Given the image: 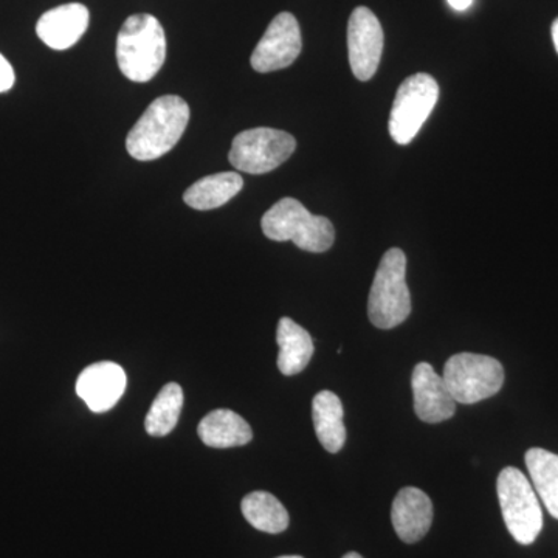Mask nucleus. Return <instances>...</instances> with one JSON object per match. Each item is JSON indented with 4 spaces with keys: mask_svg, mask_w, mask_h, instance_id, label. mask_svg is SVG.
<instances>
[{
    "mask_svg": "<svg viewBox=\"0 0 558 558\" xmlns=\"http://www.w3.org/2000/svg\"><path fill=\"white\" fill-rule=\"evenodd\" d=\"M442 379L454 402L472 405L497 395L505 384V368L497 359L461 352L447 360Z\"/></svg>",
    "mask_w": 558,
    "mask_h": 558,
    "instance_id": "obj_6",
    "label": "nucleus"
},
{
    "mask_svg": "<svg viewBox=\"0 0 558 558\" xmlns=\"http://www.w3.org/2000/svg\"><path fill=\"white\" fill-rule=\"evenodd\" d=\"M242 186L244 180L238 172H218L193 183L183 194V201L191 208L207 211L222 207L236 197Z\"/></svg>",
    "mask_w": 558,
    "mask_h": 558,
    "instance_id": "obj_18",
    "label": "nucleus"
},
{
    "mask_svg": "<svg viewBox=\"0 0 558 558\" xmlns=\"http://www.w3.org/2000/svg\"><path fill=\"white\" fill-rule=\"evenodd\" d=\"M14 81H16V76H14L13 68H11L7 58L0 53V94L9 92L14 86Z\"/></svg>",
    "mask_w": 558,
    "mask_h": 558,
    "instance_id": "obj_22",
    "label": "nucleus"
},
{
    "mask_svg": "<svg viewBox=\"0 0 558 558\" xmlns=\"http://www.w3.org/2000/svg\"><path fill=\"white\" fill-rule=\"evenodd\" d=\"M553 40H554V46H556V50L558 53V17H557L556 22H554V24H553Z\"/></svg>",
    "mask_w": 558,
    "mask_h": 558,
    "instance_id": "obj_24",
    "label": "nucleus"
},
{
    "mask_svg": "<svg viewBox=\"0 0 558 558\" xmlns=\"http://www.w3.org/2000/svg\"><path fill=\"white\" fill-rule=\"evenodd\" d=\"M278 558H303V557H300V556H282V557H278Z\"/></svg>",
    "mask_w": 558,
    "mask_h": 558,
    "instance_id": "obj_26",
    "label": "nucleus"
},
{
    "mask_svg": "<svg viewBox=\"0 0 558 558\" xmlns=\"http://www.w3.org/2000/svg\"><path fill=\"white\" fill-rule=\"evenodd\" d=\"M189 121L190 106L183 98H156L128 134V153L140 161L160 159L178 145Z\"/></svg>",
    "mask_w": 558,
    "mask_h": 558,
    "instance_id": "obj_1",
    "label": "nucleus"
},
{
    "mask_svg": "<svg viewBox=\"0 0 558 558\" xmlns=\"http://www.w3.org/2000/svg\"><path fill=\"white\" fill-rule=\"evenodd\" d=\"M524 459L534 490L550 515L558 520V454L535 447L526 451Z\"/></svg>",
    "mask_w": 558,
    "mask_h": 558,
    "instance_id": "obj_19",
    "label": "nucleus"
},
{
    "mask_svg": "<svg viewBox=\"0 0 558 558\" xmlns=\"http://www.w3.org/2000/svg\"><path fill=\"white\" fill-rule=\"evenodd\" d=\"M89 27V10L83 3H65L39 17L36 33L53 50L75 46Z\"/></svg>",
    "mask_w": 558,
    "mask_h": 558,
    "instance_id": "obj_13",
    "label": "nucleus"
},
{
    "mask_svg": "<svg viewBox=\"0 0 558 558\" xmlns=\"http://www.w3.org/2000/svg\"><path fill=\"white\" fill-rule=\"evenodd\" d=\"M197 435L205 446L213 449L241 447L253 439V432L245 418L234 411L220 409L202 418Z\"/></svg>",
    "mask_w": 558,
    "mask_h": 558,
    "instance_id": "obj_15",
    "label": "nucleus"
},
{
    "mask_svg": "<svg viewBox=\"0 0 558 558\" xmlns=\"http://www.w3.org/2000/svg\"><path fill=\"white\" fill-rule=\"evenodd\" d=\"M451 9L457 11H465L472 7L473 0H447Z\"/></svg>",
    "mask_w": 558,
    "mask_h": 558,
    "instance_id": "obj_23",
    "label": "nucleus"
},
{
    "mask_svg": "<svg viewBox=\"0 0 558 558\" xmlns=\"http://www.w3.org/2000/svg\"><path fill=\"white\" fill-rule=\"evenodd\" d=\"M295 149L296 140L289 132L255 128L234 137L229 159L234 170L266 174L281 167Z\"/></svg>",
    "mask_w": 558,
    "mask_h": 558,
    "instance_id": "obj_8",
    "label": "nucleus"
},
{
    "mask_svg": "<svg viewBox=\"0 0 558 558\" xmlns=\"http://www.w3.org/2000/svg\"><path fill=\"white\" fill-rule=\"evenodd\" d=\"M411 314L407 286V256L400 248H389L380 260L368 300L371 323L379 329L402 325Z\"/></svg>",
    "mask_w": 558,
    "mask_h": 558,
    "instance_id": "obj_4",
    "label": "nucleus"
},
{
    "mask_svg": "<svg viewBox=\"0 0 558 558\" xmlns=\"http://www.w3.org/2000/svg\"><path fill=\"white\" fill-rule=\"evenodd\" d=\"M277 343L278 368L284 376H295L306 369L314 355V341L306 329L293 319L281 318L278 323Z\"/></svg>",
    "mask_w": 558,
    "mask_h": 558,
    "instance_id": "obj_17",
    "label": "nucleus"
},
{
    "mask_svg": "<svg viewBox=\"0 0 558 558\" xmlns=\"http://www.w3.org/2000/svg\"><path fill=\"white\" fill-rule=\"evenodd\" d=\"M414 411L422 422L440 424L454 416L457 402L451 398L442 376L427 362L416 365L411 376Z\"/></svg>",
    "mask_w": 558,
    "mask_h": 558,
    "instance_id": "obj_11",
    "label": "nucleus"
},
{
    "mask_svg": "<svg viewBox=\"0 0 558 558\" xmlns=\"http://www.w3.org/2000/svg\"><path fill=\"white\" fill-rule=\"evenodd\" d=\"M242 515L253 527L267 534H281L289 527V513L277 497L253 492L242 499Z\"/></svg>",
    "mask_w": 558,
    "mask_h": 558,
    "instance_id": "obj_20",
    "label": "nucleus"
},
{
    "mask_svg": "<svg viewBox=\"0 0 558 558\" xmlns=\"http://www.w3.org/2000/svg\"><path fill=\"white\" fill-rule=\"evenodd\" d=\"M264 234L271 241H292L304 252H328L336 241L332 222L312 215L301 202L284 197L277 202L260 220Z\"/></svg>",
    "mask_w": 558,
    "mask_h": 558,
    "instance_id": "obj_3",
    "label": "nucleus"
},
{
    "mask_svg": "<svg viewBox=\"0 0 558 558\" xmlns=\"http://www.w3.org/2000/svg\"><path fill=\"white\" fill-rule=\"evenodd\" d=\"M126 373L113 362L94 363L80 374L76 395L94 413H106L117 405L126 389Z\"/></svg>",
    "mask_w": 558,
    "mask_h": 558,
    "instance_id": "obj_12",
    "label": "nucleus"
},
{
    "mask_svg": "<svg viewBox=\"0 0 558 558\" xmlns=\"http://www.w3.org/2000/svg\"><path fill=\"white\" fill-rule=\"evenodd\" d=\"M392 526L402 542L417 543L428 534L433 523L432 499L417 487H403L391 509Z\"/></svg>",
    "mask_w": 558,
    "mask_h": 558,
    "instance_id": "obj_14",
    "label": "nucleus"
},
{
    "mask_svg": "<svg viewBox=\"0 0 558 558\" xmlns=\"http://www.w3.org/2000/svg\"><path fill=\"white\" fill-rule=\"evenodd\" d=\"M439 98V86L428 73H416L400 84L391 116L389 134L398 145H410L424 126Z\"/></svg>",
    "mask_w": 558,
    "mask_h": 558,
    "instance_id": "obj_7",
    "label": "nucleus"
},
{
    "mask_svg": "<svg viewBox=\"0 0 558 558\" xmlns=\"http://www.w3.org/2000/svg\"><path fill=\"white\" fill-rule=\"evenodd\" d=\"M343 558H363V557L360 556V554H357V553H349Z\"/></svg>",
    "mask_w": 558,
    "mask_h": 558,
    "instance_id": "obj_25",
    "label": "nucleus"
},
{
    "mask_svg": "<svg viewBox=\"0 0 558 558\" xmlns=\"http://www.w3.org/2000/svg\"><path fill=\"white\" fill-rule=\"evenodd\" d=\"M499 506L506 527L520 545H532L543 529V512L534 486L515 468H506L497 481Z\"/></svg>",
    "mask_w": 558,
    "mask_h": 558,
    "instance_id": "obj_5",
    "label": "nucleus"
},
{
    "mask_svg": "<svg viewBox=\"0 0 558 558\" xmlns=\"http://www.w3.org/2000/svg\"><path fill=\"white\" fill-rule=\"evenodd\" d=\"M303 49L299 21L292 13H279L270 22L255 51L252 54V68L259 73L275 72L289 68Z\"/></svg>",
    "mask_w": 558,
    "mask_h": 558,
    "instance_id": "obj_10",
    "label": "nucleus"
},
{
    "mask_svg": "<svg viewBox=\"0 0 558 558\" xmlns=\"http://www.w3.org/2000/svg\"><path fill=\"white\" fill-rule=\"evenodd\" d=\"M343 403L332 391H319L312 400V418L319 444L329 453H339L347 442Z\"/></svg>",
    "mask_w": 558,
    "mask_h": 558,
    "instance_id": "obj_16",
    "label": "nucleus"
},
{
    "mask_svg": "<svg viewBox=\"0 0 558 558\" xmlns=\"http://www.w3.org/2000/svg\"><path fill=\"white\" fill-rule=\"evenodd\" d=\"M183 389L179 384H168L161 388L146 414L145 428L150 436H167L178 425L183 407Z\"/></svg>",
    "mask_w": 558,
    "mask_h": 558,
    "instance_id": "obj_21",
    "label": "nucleus"
},
{
    "mask_svg": "<svg viewBox=\"0 0 558 558\" xmlns=\"http://www.w3.org/2000/svg\"><path fill=\"white\" fill-rule=\"evenodd\" d=\"M384 31L376 14L366 7L352 11L348 24L349 64L360 81H369L379 69L384 53Z\"/></svg>",
    "mask_w": 558,
    "mask_h": 558,
    "instance_id": "obj_9",
    "label": "nucleus"
},
{
    "mask_svg": "<svg viewBox=\"0 0 558 558\" xmlns=\"http://www.w3.org/2000/svg\"><path fill=\"white\" fill-rule=\"evenodd\" d=\"M167 60V36L153 14L128 17L117 38V62L121 73L134 83H148Z\"/></svg>",
    "mask_w": 558,
    "mask_h": 558,
    "instance_id": "obj_2",
    "label": "nucleus"
}]
</instances>
